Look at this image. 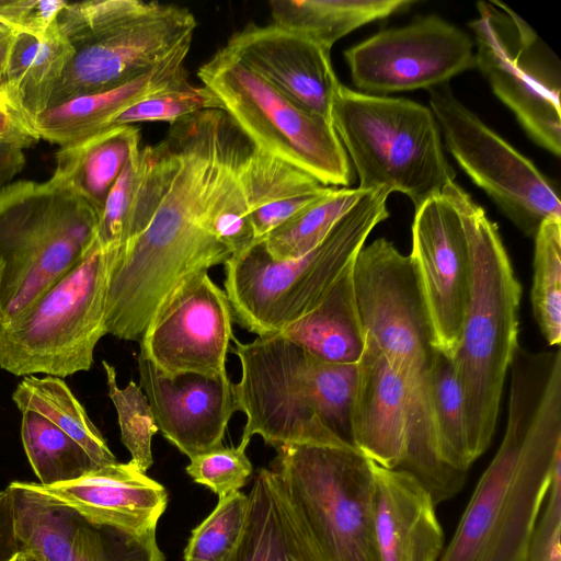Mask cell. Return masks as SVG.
<instances>
[{"label": "cell", "mask_w": 561, "mask_h": 561, "mask_svg": "<svg viewBox=\"0 0 561 561\" xmlns=\"http://www.w3.org/2000/svg\"><path fill=\"white\" fill-rule=\"evenodd\" d=\"M237 129L224 111H204L172 124L162 140L140 149L135 210L145 225L112 250L107 333L139 341L182 284L231 255L207 229L205 213Z\"/></svg>", "instance_id": "1"}, {"label": "cell", "mask_w": 561, "mask_h": 561, "mask_svg": "<svg viewBox=\"0 0 561 561\" xmlns=\"http://www.w3.org/2000/svg\"><path fill=\"white\" fill-rule=\"evenodd\" d=\"M502 443L438 561H526L530 535L561 463V353L517 348Z\"/></svg>", "instance_id": "2"}, {"label": "cell", "mask_w": 561, "mask_h": 561, "mask_svg": "<svg viewBox=\"0 0 561 561\" xmlns=\"http://www.w3.org/2000/svg\"><path fill=\"white\" fill-rule=\"evenodd\" d=\"M232 340L241 365L234 403L247 419L238 447L254 435L274 448L352 444L357 364L321 360L280 334Z\"/></svg>", "instance_id": "3"}, {"label": "cell", "mask_w": 561, "mask_h": 561, "mask_svg": "<svg viewBox=\"0 0 561 561\" xmlns=\"http://www.w3.org/2000/svg\"><path fill=\"white\" fill-rule=\"evenodd\" d=\"M458 197L469 238L471 283L461 341L451 360L474 462L493 439L506 374L518 348L522 286L497 226L461 186Z\"/></svg>", "instance_id": "4"}, {"label": "cell", "mask_w": 561, "mask_h": 561, "mask_svg": "<svg viewBox=\"0 0 561 561\" xmlns=\"http://www.w3.org/2000/svg\"><path fill=\"white\" fill-rule=\"evenodd\" d=\"M383 188L365 191L307 254L275 260L262 240L225 262L232 317L257 336L277 334L310 312L353 265L371 230L389 217Z\"/></svg>", "instance_id": "5"}, {"label": "cell", "mask_w": 561, "mask_h": 561, "mask_svg": "<svg viewBox=\"0 0 561 561\" xmlns=\"http://www.w3.org/2000/svg\"><path fill=\"white\" fill-rule=\"evenodd\" d=\"M57 25L75 49L48 107L106 91L149 71L192 42L186 8L141 0L67 2Z\"/></svg>", "instance_id": "6"}, {"label": "cell", "mask_w": 561, "mask_h": 561, "mask_svg": "<svg viewBox=\"0 0 561 561\" xmlns=\"http://www.w3.org/2000/svg\"><path fill=\"white\" fill-rule=\"evenodd\" d=\"M331 123L360 191L407 195L415 210L455 181L430 107L403 98L370 95L340 84Z\"/></svg>", "instance_id": "7"}, {"label": "cell", "mask_w": 561, "mask_h": 561, "mask_svg": "<svg viewBox=\"0 0 561 561\" xmlns=\"http://www.w3.org/2000/svg\"><path fill=\"white\" fill-rule=\"evenodd\" d=\"M98 213L65 183L0 190V323L16 317L98 240Z\"/></svg>", "instance_id": "8"}, {"label": "cell", "mask_w": 561, "mask_h": 561, "mask_svg": "<svg viewBox=\"0 0 561 561\" xmlns=\"http://www.w3.org/2000/svg\"><path fill=\"white\" fill-rule=\"evenodd\" d=\"M111 250L96 240L87 254L30 306L0 323V368L14 376L64 378L87 371L107 334Z\"/></svg>", "instance_id": "9"}, {"label": "cell", "mask_w": 561, "mask_h": 561, "mask_svg": "<svg viewBox=\"0 0 561 561\" xmlns=\"http://www.w3.org/2000/svg\"><path fill=\"white\" fill-rule=\"evenodd\" d=\"M273 469L327 561H379L374 461L352 444L276 448Z\"/></svg>", "instance_id": "10"}, {"label": "cell", "mask_w": 561, "mask_h": 561, "mask_svg": "<svg viewBox=\"0 0 561 561\" xmlns=\"http://www.w3.org/2000/svg\"><path fill=\"white\" fill-rule=\"evenodd\" d=\"M197 75L252 146L325 186L347 187L354 182L352 164L332 123L290 100L225 47Z\"/></svg>", "instance_id": "11"}, {"label": "cell", "mask_w": 561, "mask_h": 561, "mask_svg": "<svg viewBox=\"0 0 561 561\" xmlns=\"http://www.w3.org/2000/svg\"><path fill=\"white\" fill-rule=\"evenodd\" d=\"M353 284L365 339L407 381L409 421H427L425 377L436 348L410 255L386 238L376 239L359 250Z\"/></svg>", "instance_id": "12"}, {"label": "cell", "mask_w": 561, "mask_h": 561, "mask_svg": "<svg viewBox=\"0 0 561 561\" xmlns=\"http://www.w3.org/2000/svg\"><path fill=\"white\" fill-rule=\"evenodd\" d=\"M476 68L538 146L561 154V66L536 31L499 1L477 3Z\"/></svg>", "instance_id": "13"}, {"label": "cell", "mask_w": 561, "mask_h": 561, "mask_svg": "<svg viewBox=\"0 0 561 561\" xmlns=\"http://www.w3.org/2000/svg\"><path fill=\"white\" fill-rule=\"evenodd\" d=\"M445 144L460 168L527 237L550 217H561L553 183L474 113L460 103L448 83L428 89Z\"/></svg>", "instance_id": "14"}, {"label": "cell", "mask_w": 561, "mask_h": 561, "mask_svg": "<svg viewBox=\"0 0 561 561\" xmlns=\"http://www.w3.org/2000/svg\"><path fill=\"white\" fill-rule=\"evenodd\" d=\"M344 59L359 92L385 96L428 90L476 68L473 39L437 15L382 30L347 48Z\"/></svg>", "instance_id": "15"}, {"label": "cell", "mask_w": 561, "mask_h": 561, "mask_svg": "<svg viewBox=\"0 0 561 561\" xmlns=\"http://www.w3.org/2000/svg\"><path fill=\"white\" fill-rule=\"evenodd\" d=\"M455 181L415 210L410 259L431 322L435 348L453 358L467 313L471 260Z\"/></svg>", "instance_id": "16"}, {"label": "cell", "mask_w": 561, "mask_h": 561, "mask_svg": "<svg viewBox=\"0 0 561 561\" xmlns=\"http://www.w3.org/2000/svg\"><path fill=\"white\" fill-rule=\"evenodd\" d=\"M226 293L203 271L182 284L141 335L140 353L167 376L225 377L232 332Z\"/></svg>", "instance_id": "17"}, {"label": "cell", "mask_w": 561, "mask_h": 561, "mask_svg": "<svg viewBox=\"0 0 561 561\" xmlns=\"http://www.w3.org/2000/svg\"><path fill=\"white\" fill-rule=\"evenodd\" d=\"M8 485L13 493L22 552L37 561H165L156 534L136 537L98 527L75 510L31 489L25 481Z\"/></svg>", "instance_id": "18"}, {"label": "cell", "mask_w": 561, "mask_h": 561, "mask_svg": "<svg viewBox=\"0 0 561 561\" xmlns=\"http://www.w3.org/2000/svg\"><path fill=\"white\" fill-rule=\"evenodd\" d=\"M139 387L158 430L192 458L224 446L227 425L237 411L232 382L225 377L186 373L167 376L138 355Z\"/></svg>", "instance_id": "19"}, {"label": "cell", "mask_w": 561, "mask_h": 561, "mask_svg": "<svg viewBox=\"0 0 561 561\" xmlns=\"http://www.w3.org/2000/svg\"><path fill=\"white\" fill-rule=\"evenodd\" d=\"M225 48L290 100L331 122L341 84L330 49L275 24H248Z\"/></svg>", "instance_id": "20"}, {"label": "cell", "mask_w": 561, "mask_h": 561, "mask_svg": "<svg viewBox=\"0 0 561 561\" xmlns=\"http://www.w3.org/2000/svg\"><path fill=\"white\" fill-rule=\"evenodd\" d=\"M25 483L75 510L94 526L136 537L156 534L158 520L168 504L164 486L131 461L98 467L78 479L57 484Z\"/></svg>", "instance_id": "21"}, {"label": "cell", "mask_w": 561, "mask_h": 561, "mask_svg": "<svg viewBox=\"0 0 561 561\" xmlns=\"http://www.w3.org/2000/svg\"><path fill=\"white\" fill-rule=\"evenodd\" d=\"M409 399L404 377L365 339L357 363L351 439L354 447L378 466L396 469L404 458Z\"/></svg>", "instance_id": "22"}, {"label": "cell", "mask_w": 561, "mask_h": 561, "mask_svg": "<svg viewBox=\"0 0 561 561\" xmlns=\"http://www.w3.org/2000/svg\"><path fill=\"white\" fill-rule=\"evenodd\" d=\"M379 561H438L445 535L428 490L412 474L374 462Z\"/></svg>", "instance_id": "23"}, {"label": "cell", "mask_w": 561, "mask_h": 561, "mask_svg": "<svg viewBox=\"0 0 561 561\" xmlns=\"http://www.w3.org/2000/svg\"><path fill=\"white\" fill-rule=\"evenodd\" d=\"M192 42L173 51L159 65L114 89L82 95L48 107L34 118L41 139L67 146L110 127L111 121L151 94L185 83L184 60Z\"/></svg>", "instance_id": "24"}, {"label": "cell", "mask_w": 561, "mask_h": 561, "mask_svg": "<svg viewBox=\"0 0 561 561\" xmlns=\"http://www.w3.org/2000/svg\"><path fill=\"white\" fill-rule=\"evenodd\" d=\"M231 561H327L271 468L254 477L241 539Z\"/></svg>", "instance_id": "25"}, {"label": "cell", "mask_w": 561, "mask_h": 561, "mask_svg": "<svg viewBox=\"0 0 561 561\" xmlns=\"http://www.w3.org/2000/svg\"><path fill=\"white\" fill-rule=\"evenodd\" d=\"M238 179L256 240H262L330 188L251 142L240 161Z\"/></svg>", "instance_id": "26"}, {"label": "cell", "mask_w": 561, "mask_h": 561, "mask_svg": "<svg viewBox=\"0 0 561 561\" xmlns=\"http://www.w3.org/2000/svg\"><path fill=\"white\" fill-rule=\"evenodd\" d=\"M139 145L138 126H110L60 147L51 178L71 187L99 216L121 172L140 150Z\"/></svg>", "instance_id": "27"}, {"label": "cell", "mask_w": 561, "mask_h": 561, "mask_svg": "<svg viewBox=\"0 0 561 561\" xmlns=\"http://www.w3.org/2000/svg\"><path fill=\"white\" fill-rule=\"evenodd\" d=\"M277 334L321 360L357 364L365 334L354 293L353 265L310 312Z\"/></svg>", "instance_id": "28"}, {"label": "cell", "mask_w": 561, "mask_h": 561, "mask_svg": "<svg viewBox=\"0 0 561 561\" xmlns=\"http://www.w3.org/2000/svg\"><path fill=\"white\" fill-rule=\"evenodd\" d=\"M73 54L58 25L44 36L15 34L3 87L33 121L48 108Z\"/></svg>", "instance_id": "29"}, {"label": "cell", "mask_w": 561, "mask_h": 561, "mask_svg": "<svg viewBox=\"0 0 561 561\" xmlns=\"http://www.w3.org/2000/svg\"><path fill=\"white\" fill-rule=\"evenodd\" d=\"M411 0H273V24L331 50L352 31L408 10Z\"/></svg>", "instance_id": "30"}, {"label": "cell", "mask_w": 561, "mask_h": 561, "mask_svg": "<svg viewBox=\"0 0 561 561\" xmlns=\"http://www.w3.org/2000/svg\"><path fill=\"white\" fill-rule=\"evenodd\" d=\"M12 400L21 412L36 411L53 422L75 439L98 467L117 462L105 438L62 378L26 376L16 386Z\"/></svg>", "instance_id": "31"}, {"label": "cell", "mask_w": 561, "mask_h": 561, "mask_svg": "<svg viewBox=\"0 0 561 561\" xmlns=\"http://www.w3.org/2000/svg\"><path fill=\"white\" fill-rule=\"evenodd\" d=\"M430 420L439 459L467 473L468 449L463 396L451 358L436 350L425 377Z\"/></svg>", "instance_id": "32"}, {"label": "cell", "mask_w": 561, "mask_h": 561, "mask_svg": "<svg viewBox=\"0 0 561 561\" xmlns=\"http://www.w3.org/2000/svg\"><path fill=\"white\" fill-rule=\"evenodd\" d=\"M21 413L22 444L38 483L71 481L98 468L75 439L44 415L32 410Z\"/></svg>", "instance_id": "33"}, {"label": "cell", "mask_w": 561, "mask_h": 561, "mask_svg": "<svg viewBox=\"0 0 561 561\" xmlns=\"http://www.w3.org/2000/svg\"><path fill=\"white\" fill-rule=\"evenodd\" d=\"M365 191L330 186L263 239L267 253L275 260L300 257L314 249L336 221L356 203Z\"/></svg>", "instance_id": "34"}, {"label": "cell", "mask_w": 561, "mask_h": 561, "mask_svg": "<svg viewBox=\"0 0 561 561\" xmlns=\"http://www.w3.org/2000/svg\"><path fill=\"white\" fill-rule=\"evenodd\" d=\"M530 300L535 320L549 345L561 342V217L546 219L537 230Z\"/></svg>", "instance_id": "35"}, {"label": "cell", "mask_w": 561, "mask_h": 561, "mask_svg": "<svg viewBox=\"0 0 561 561\" xmlns=\"http://www.w3.org/2000/svg\"><path fill=\"white\" fill-rule=\"evenodd\" d=\"M248 495L219 497L214 511L196 526L184 549V561H231L241 539Z\"/></svg>", "instance_id": "36"}, {"label": "cell", "mask_w": 561, "mask_h": 561, "mask_svg": "<svg viewBox=\"0 0 561 561\" xmlns=\"http://www.w3.org/2000/svg\"><path fill=\"white\" fill-rule=\"evenodd\" d=\"M108 397L117 413L121 439L130 453V461L146 472L152 465L151 440L158 427L149 401L133 380L124 388L116 381L113 365L103 360Z\"/></svg>", "instance_id": "37"}, {"label": "cell", "mask_w": 561, "mask_h": 561, "mask_svg": "<svg viewBox=\"0 0 561 561\" xmlns=\"http://www.w3.org/2000/svg\"><path fill=\"white\" fill-rule=\"evenodd\" d=\"M209 110H220L218 100L204 85L196 87L187 81L133 104L116 115L110 126L150 122H168L172 125Z\"/></svg>", "instance_id": "38"}, {"label": "cell", "mask_w": 561, "mask_h": 561, "mask_svg": "<svg viewBox=\"0 0 561 561\" xmlns=\"http://www.w3.org/2000/svg\"><path fill=\"white\" fill-rule=\"evenodd\" d=\"M185 470L193 481L224 497L245 484L253 467L244 449L221 446L190 458Z\"/></svg>", "instance_id": "39"}, {"label": "cell", "mask_w": 561, "mask_h": 561, "mask_svg": "<svg viewBox=\"0 0 561 561\" xmlns=\"http://www.w3.org/2000/svg\"><path fill=\"white\" fill-rule=\"evenodd\" d=\"M139 151L121 172L99 214L96 238L105 250H115L124 241L139 179Z\"/></svg>", "instance_id": "40"}, {"label": "cell", "mask_w": 561, "mask_h": 561, "mask_svg": "<svg viewBox=\"0 0 561 561\" xmlns=\"http://www.w3.org/2000/svg\"><path fill=\"white\" fill-rule=\"evenodd\" d=\"M561 463L552 473L535 522L526 561H561Z\"/></svg>", "instance_id": "41"}, {"label": "cell", "mask_w": 561, "mask_h": 561, "mask_svg": "<svg viewBox=\"0 0 561 561\" xmlns=\"http://www.w3.org/2000/svg\"><path fill=\"white\" fill-rule=\"evenodd\" d=\"M64 0H0V22L16 33L44 36L56 25Z\"/></svg>", "instance_id": "42"}, {"label": "cell", "mask_w": 561, "mask_h": 561, "mask_svg": "<svg viewBox=\"0 0 561 561\" xmlns=\"http://www.w3.org/2000/svg\"><path fill=\"white\" fill-rule=\"evenodd\" d=\"M41 139L34 121L0 87V147L24 150Z\"/></svg>", "instance_id": "43"}, {"label": "cell", "mask_w": 561, "mask_h": 561, "mask_svg": "<svg viewBox=\"0 0 561 561\" xmlns=\"http://www.w3.org/2000/svg\"><path fill=\"white\" fill-rule=\"evenodd\" d=\"M21 552L15 529L13 493L8 485L0 491V561H12Z\"/></svg>", "instance_id": "44"}, {"label": "cell", "mask_w": 561, "mask_h": 561, "mask_svg": "<svg viewBox=\"0 0 561 561\" xmlns=\"http://www.w3.org/2000/svg\"><path fill=\"white\" fill-rule=\"evenodd\" d=\"M23 150L0 147V190L12 182L25 165Z\"/></svg>", "instance_id": "45"}, {"label": "cell", "mask_w": 561, "mask_h": 561, "mask_svg": "<svg viewBox=\"0 0 561 561\" xmlns=\"http://www.w3.org/2000/svg\"><path fill=\"white\" fill-rule=\"evenodd\" d=\"M16 32L0 22V87L4 82L5 69Z\"/></svg>", "instance_id": "46"}, {"label": "cell", "mask_w": 561, "mask_h": 561, "mask_svg": "<svg viewBox=\"0 0 561 561\" xmlns=\"http://www.w3.org/2000/svg\"><path fill=\"white\" fill-rule=\"evenodd\" d=\"M15 561H37V560L28 553L21 552L20 554L16 556Z\"/></svg>", "instance_id": "47"}, {"label": "cell", "mask_w": 561, "mask_h": 561, "mask_svg": "<svg viewBox=\"0 0 561 561\" xmlns=\"http://www.w3.org/2000/svg\"><path fill=\"white\" fill-rule=\"evenodd\" d=\"M16 558V557H15ZM15 558L12 561H15Z\"/></svg>", "instance_id": "48"}]
</instances>
